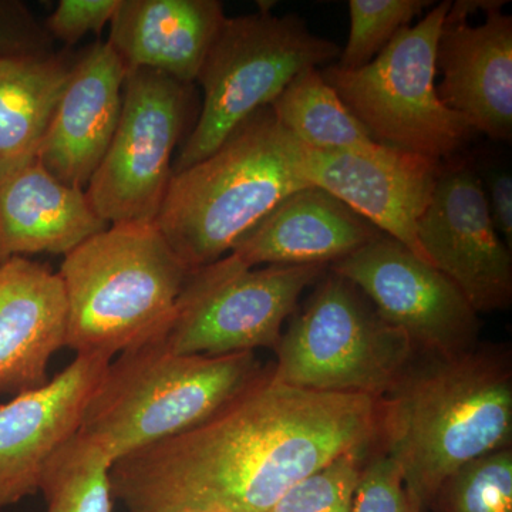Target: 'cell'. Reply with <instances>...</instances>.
Instances as JSON below:
<instances>
[{
    "label": "cell",
    "instance_id": "52a82bcc",
    "mask_svg": "<svg viewBox=\"0 0 512 512\" xmlns=\"http://www.w3.org/2000/svg\"><path fill=\"white\" fill-rule=\"evenodd\" d=\"M271 375L316 392L382 399L406 375L417 349L342 276L325 274L276 346Z\"/></svg>",
    "mask_w": 512,
    "mask_h": 512
},
{
    "label": "cell",
    "instance_id": "30bf717a",
    "mask_svg": "<svg viewBox=\"0 0 512 512\" xmlns=\"http://www.w3.org/2000/svg\"><path fill=\"white\" fill-rule=\"evenodd\" d=\"M192 86L156 70H127L119 126L86 187L107 225L156 222L190 119Z\"/></svg>",
    "mask_w": 512,
    "mask_h": 512
},
{
    "label": "cell",
    "instance_id": "d6986e66",
    "mask_svg": "<svg viewBox=\"0 0 512 512\" xmlns=\"http://www.w3.org/2000/svg\"><path fill=\"white\" fill-rule=\"evenodd\" d=\"M225 18L218 0H120L107 42L127 70H156L194 84Z\"/></svg>",
    "mask_w": 512,
    "mask_h": 512
},
{
    "label": "cell",
    "instance_id": "9c48e42d",
    "mask_svg": "<svg viewBox=\"0 0 512 512\" xmlns=\"http://www.w3.org/2000/svg\"><path fill=\"white\" fill-rule=\"evenodd\" d=\"M323 265L249 268L228 254L195 269L167 322L148 339L177 355L224 356L276 349L282 326Z\"/></svg>",
    "mask_w": 512,
    "mask_h": 512
},
{
    "label": "cell",
    "instance_id": "4dcf8cb0",
    "mask_svg": "<svg viewBox=\"0 0 512 512\" xmlns=\"http://www.w3.org/2000/svg\"><path fill=\"white\" fill-rule=\"evenodd\" d=\"M164 512H220L215 510H201V508H178V510L164 511Z\"/></svg>",
    "mask_w": 512,
    "mask_h": 512
},
{
    "label": "cell",
    "instance_id": "9a60e30c",
    "mask_svg": "<svg viewBox=\"0 0 512 512\" xmlns=\"http://www.w3.org/2000/svg\"><path fill=\"white\" fill-rule=\"evenodd\" d=\"M504 0L485 12L481 25L444 19L436 45L440 100L473 133L498 141L512 138V18Z\"/></svg>",
    "mask_w": 512,
    "mask_h": 512
},
{
    "label": "cell",
    "instance_id": "8992f818",
    "mask_svg": "<svg viewBox=\"0 0 512 512\" xmlns=\"http://www.w3.org/2000/svg\"><path fill=\"white\" fill-rule=\"evenodd\" d=\"M340 52L298 15L259 9L227 16L198 73L204 101L174 174L210 156L242 121L271 106L296 76L335 62Z\"/></svg>",
    "mask_w": 512,
    "mask_h": 512
},
{
    "label": "cell",
    "instance_id": "4316f807",
    "mask_svg": "<svg viewBox=\"0 0 512 512\" xmlns=\"http://www.w3.org/2000/svg\"><path fill=\"white\" fill-rule=\"evenodd\" d=\"M350 512H421L413 503L402 470L384 451L367 456Z\"/></svg>",
    "mask_w": 512,
    "mask_h": 512
},
{
    "label": "cell",
    "instance_id": "83f0119b",
    "mask_svg": "<svg viewBox=\"0 0 512 512\" xmlns=\"http://www.w3.org/2000/svg\"><path fill=\"white\" fill-rule=\"evenodd\" d=\"M53 55L45 26L18 0H0V60Z\"/></svg>",
    "mask_w": 512,
    "mask_h": 512
},
{
    "label": "cell",
    "instance_id": "4fadbf2b",
    "mask_svg": "<svg viewBox=\"0 0 512 512\" xmlns=\"http://www.w3.org/2000/svg\"><path fill=\"white\" fill-rule=\"evenodd\" d=\"M443 167L434 158L382 143L340 151L303 146L302 170L309 184L328 191L427 264L417 224Z\"/></svg>",
    "mask_w": 512,
    "mask_h": 512
},
{
    "label": "cell",
    "instance_id": "ba28073f",
    "mask_svg": "<svg viewBox=\"0 0 512 512\" xmlns=\"http://www.w3.org/2000/svg\"><path fill=\"white\" fill-rule=\"evenodd\" d=\"M451 2L434 5L355 72L322 70L350 113L376 143L450 160L473 130L437 94L436 45Z\"/></svg>",
    "mask_w": 512,
    "mask_h": 512
},
{
    "label": "cell",
    "instance_id": "ffe728a7",
    "mask_svg": "<svg viewBox=\"0 0 512 512\" xmlns=\"http://www.w3.org/2000/svg\"><path fill=\"white\" fill-rule=\"evenodd\" d=\"M109 227L86 190L57 180L37 158L0 177V261L40 252L64 256Z\"/></svg>",
    "mask_w": 512,
    "mask_h": 512
},
{
    "label": "cell",
    "instance_id": "e0dca14e",
    "mask_svg": "<svg viewBox=\"0 0 512 512\" xmlns=\"http://www.w3.org/2000/svg\"><path fill=\"white\" fill-rule=\"evenodd\" d=\"M67 303L62 279L26 256L0 261V394L18 396L47 380L57 350L66 348Z\"/></svg>",
    "mask_w": 512,
    "mask_h": 512
},
{
    "label": "cell",
    "instance_id": "cb8c5ba5",
    "mask_svg": "<svg viewBox=\"0 0 512 512\" xmlns=\"http://www.w3.org/2000/svg\"><path fill=\"white\" fill-rule=\"evenodd\" d=\"M431 5L429 0H349L348 43L335 66L345 72L362 69Z\"/></svg>",
    "mask_w": 512,
    "mask_h": 512
},
{
    "label": "cell",
    "instance_id": "d4e9b609",
    "mask_svg": "<svg viewBox=\"0 0 512 512\" xmlns=\"http://www.w3.org/2000/svg\"><path fill=\"white\" fill-rule=\"evenodd\" d=\"M443 512H512V450L471 461L443 484L433 507Z\"/></svg>",
    "mask_w": 512,
    "mask_h": 512
},
{
    "label": "cell",
    "instance_id": "277c9868",
    "mask_svg": "<svg viewBox=\"0 0 512 512\" xmlns=\"http://www.w3.org/2000/svg\"><path fill=\"white\" fill-rule=\"evenodd\" d=\"M191 269L156 222L110 225L64 255L66 348L113 359L170 318Z\"/></svg>",
    "mask_w": 512,
    "mask_h": 512
},
{
    "label": "cell",
    "instance_id": "7c38bea8",
    "mask_svg": "<svg viewBox=\"0 0 512 512\" xmlns=\"http://www.w3.org/2000/svg\"><path fill=\"white\" fill-rule=\"evenodd\" d=\"M417 238L430 264L447 276L477 313L512 302L511 249L498 234L487 194L466 165L443 167Z\"/></svg>",
    "mask_w": 512,
    "mask_h": 512
},
{
    "label": "cell",
    "instance_id": "2e32d148",
    "mask_svg": "<svg viewBox=\"0 0 512 512\" xmlns=\"http://www.w3.org/2000/svg\"><path fill=\"white\" fill-rule=\"evenodd\" d=\"M126 76V64L109 42L94 43L74 60L37 154L57 180L77 188L92 180L119 126Z\"/></svg>",
    "mask_w": 512,
    "mask_h": 512
},
{
    "label": "cell",
    "instance_id": "44dd1931",
    "mask_svg": "<svg viewBox=\"0 0 512 512\" xmlns=\"http://www.w3.org/2000/svg\"><path fill=\"white\" fill-rule=\"evenodd\" d=\"M73 64L56 53L0 60V177L36 160Z\"/></svg>",
    "mask_w": 512,
    "mask_h": 512
},
{
    "label": "cell",
    "instance_id": "8fae6325",
    "mask_svg": "<svg viewBox=\"0 0 512 512\" xmlns=\"http://www.w3.org/2000/svg\"><path fill=\"white\" fill-rule=\"evenodd\" d=\"M330 271L355 285L424 356L456 357L476 348L480 319L473 306L439 269L396 239L380 234Z\"/></svg>",
    "mask_w": 512,
    "mask_h": 512
},
{
    "label": "cell",
    "instance_id": "5b68a950",
    "mask_svg": "<svg viewBox=\"0 0 512 512\" xmlns=\"http://www.w3.org/2000/svg\"><path fill=\"white\" fill-rule=\"evenodd\" d=\"M262 372L255 352L177 355L146 339L111 360L79 434L116 463L210 419Z\"/></svg>",
    "mask_w": 512,
    "mask_h": 512
},
{
    "label": "cell",
    "instance_id": "5bb4252c",
    "mask_svg": "<svg viewBox=\"0 0 512 512\" xmlns=\"http://www.w3.org/2000/svg\"><path fill=\"white\" fill-rule=\"evenodd\" d=\"M111 360L76 356L43 386L0 406V508L40 491L53 458L79 433Z\"/></svg>",
    "mask_w": 512,
    "mask_h": 512
},
{
    "label": "cell",
    "instance_id": "603a6c76",
    "mask_svg": "<svg viewBox=\"0 0 512 512\" xmlns=\"http://www.w3.org/2000/svg\"><path fill=\"white\" fill-rule=\"evenodd\" d=\"M114 458L96 441L77 433L53 458L40 491L47 512H111Z\"/></svg>",
    "mask_w": 512,
    "mask_h": 512
},
{
    "label": "cell",
    "instance_id": "ac0fdd59",
    "mask_svg": "<svg viewBox=\"0 0 512 512\" xmlns=\"http://www.w3.org/2000/svg\"><path fill=\"white\" fill-rule=\"evenodd\" d=\"M382 232L322 188L293 192L235 242L231 252L249 268L333 265Z\"/></svg>",
    "mask_w": 512,
    "mask_h": 512
},
{
    "label": "cell",
    "instance_id": "6da1fadb",
    "mask_svg": "<svg viewBox=\"0 0 512 512\" xmlns=\"http://www.w3.org/2000/svg\"><path fill=\"white\" fill-rule=\"evenodd\" d=\"M380 399L279 383L264 370L198 426L120 458L111 488L130 512H268L320 468L379 440Z\"/></svg>",
    "mask_w": 512,
    "mask_h": 512
},
{
    "label": "cell",
    "instance_id": "f546056e",
    "mask_svg": "<svg viewBox=\"0 0 512 512\" xmlns=\"http://www.w3.org/2000/svg\"><path fill=\"white\" fill-rule=\"evenodd\" d=\"M488 208L498 234L511 249L512 245V177L507 171L494 173L488 183Z\"/></svg>",
    "mask_w": 512,
    "mask_h": 512
},
{
    "label": "cell",
    "instance_id": "484cf974",
    "mask_svg": "<svg viewBox=\"0 0 512 512\" xmlns=\"http://www.w3.org/2000/svg\"><path fill=\"white\" fill-rule=\"evenodd\" d=\"M369 453H349L303 478L268 512H350Z\"/></svg>",
    "mask_w": 512,
    "mask_h": 512
},
{
    "label": "cell",
    "instance_id": "7a4b0ae2",
    "mask_svg": "<svg viewBox=\"0 0 512 512\" xmlns=\"http://www.w3.org/2000/svg\"><path fill=\"white\" fill-rule=\"evenodd\" d=\"M512 373L505 350L414 360L380 399L377 446L402 470L421 512L461 467L511 446Z\"/></svg>",
    "mask_w": 512,
    "mask_h": 512
},
{
    "label": "cell",
    "instance_id": "3957f363",
    "mask_svg": "<svg viewBox=\"0 0 512 512\" xmlns=\"http://www.w3.org/2000/svg\"><path fill=\"white\" fill-rule=\"evenodd\" d=\"M302 158V144L264 107L210 156L173 174L156 225L191 271L214 264L279 202L311 185Z\"/></svg>",
    "mask_w": 512,
    "mask_h": 512
},
{
    "label": "cell",
    "instance_id": "7402d4cb",
    "mask_svg": "<svg viewBox=\"0 0 512 512\" xmlns=\"http://www.w3.org/2000/svg\"><path fill=\"white\" fill-rule=\"evenodd\" d=\"M269 107L278 123L312 150H352L376 143L320 69L296 76Z\"/></svg>",
    "mask_w": 512,
    "mask_h": 512
},
{
    "label": "cell",
    "instance_id": "f1b7e54d",
    "mask_svg": "<svg viewBox=\"0 0 512 512\" xmlns=\"http://www.w3.org/2000/svg\"><path fill=\"white\" fill-rule=\"evenodd\" d=\"M119 6L120 0H60L45 29L52 39L72 46L89 33L99 35Z\"/></svg>",
    "mask_w": 512,
    "mask_h": 512
}]
</instances>
